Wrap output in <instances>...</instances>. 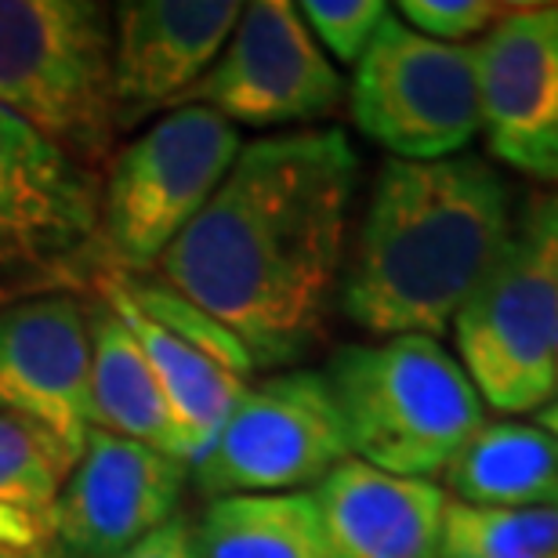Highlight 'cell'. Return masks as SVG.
<instances>
[{
	"label": "cell",
	"mask_w": 558,
	"mask_h": 558,
	"mask_svg": "<svg viewBox=\"0 0 558 558\" xmlns=\"http://www.w3.org/2000/svg\"><path fill=\"white\" fill-rule=\"evenodd\" d=\"M349 435L319 371H287L251 385L221 424L210 450L189 468L204 497L301 494L341 461Z\"/></svg>",
	"instance_id": "obj_8"
},
{
	"label": "cell",
	"mask_w": 558,
	"mask_h": 558,
	"mask_svg": "<svg viewBox=\"0 0 558 558\" xmlns=\"http://www.w3.org/2000/svg\"><path fill=\"white\" fill-rule=\"evenodd\" d=\"M87 327H92V428L145 442L185 464L174 410L128 323L98 298L87 308Z\"/></svg>",
	"instance_id": "obj_17"
},
{
	"label": "cell",
	"mask_w": 558,
	"mask_h": 558,
	"mask_svg": "<svg viewBox=\"0 0 558 558\" xmlns=\"http://www.w3.org/2000/svg\"><path fill=\"white\" fill-rule=\"evenodd\" d=\"M0 109L95 167L113 149V11L95 0H0Z\"/></svg>",
	"instance_id": "obj_4"
},
{
	"label": "cell",
	"mask_w": 558,
	"mask_h": 558,
	"mask_svg": "<svg viewBox=\"0 0 558 558\" xmlns=\"http://www.w3.org/2000/svg\"><path fill=\"white\" fill-rule=\"evenodd\" d=\"M243 149L240 131L207 106H178L117 153L102 182L98 247L120 272L156 269Z\"/></svg>",
	"instance_id": "obj_6"
},
{
	"label": "cell",
	"mask_w": 558,
	"mask_h": 558,
	"mask_svg": "<svg viewBox=\"0 0 558 558\" xmlns=\"http://www.w3.org/2000/svg\"><path fill=\"white\" fill-rule=\"evenodd\" d=\"M515 4L500 0H403L396 11L410 29L442 44L478 40L489 33Z\"/></svg>",
	"instance_id": "obj_23"
},
{
	"label": "cell",
	"mask_w": 558,
	"mask_h": 558,
	"mask_svg": "<svg viewBox=\"0 0 558 558\" xmlns=\"http://www.w3.org/2000/svg\"><path fill=\"white\" fill-rule=\"evenodd\" d=\"M442 558H558V505L475 508L446 497Z\"/></svg>",
	"instance_id": "obj_21"
},
{
	"label": "cell",
	"mask_w": 558,
	"mask_h": 558,
	"mask_svg": "<svg viewBox=\"0 0 558 558\" xmlns=\"http://www.w3.org/2000/svg\"><path fill=\"white\" fill-rule=\"evenodd\" d=\"M349 109L366 138L392 160L461 156L478 135L472 44H442L388 15L355 62Z\"/></svg>",
	"instance_id": "obj_7"
},
{
	"label": "cell",
	"mask_w": 558,
	"mask_h": 558,
	"mask_svg": "<svg viewBox=\"0 0 558 558\" xmlns=\"http://www.w3.org/2000/svg\"><path fill=\"white\" fill-rule=\"evenodd\" d=\"M189 464L124 435L92 428L62 478L59 558H120L182 508Z\"/></svg>",
	"instance_id": "obj_14"
},
{
	"label": "cell",
	"mask_w": 558,
	"mask_h": 558,
	"mask_svg": "<svg viewBox=\"0 0 558 558\" xmlns=\"http://www.w3.org/2000/svg\"><path fill=\"white\" fill-rule=\"evenodd\" d=\"M511 229V189L494 163L385 160L341 279L344 316L381 338L439 341L497 265Z\"/></svg>",
	"instance_id": "obj_2"
},
{
	"label": "cell",
	"mask_w": 558,
	"mask_h": 558,
	"mask_svg": "<svg viewBox=\"0 0 558 558\" xmlns=\"http://www.w3.org/2000/svg\"><path fill=\"white\" fill-rule=\"evenodd\" d=\"M442 475L461 505H558V446L541 424L483 421V428L457 450Z\"/></svg>",
	"instance_id": "obj_18"
},
{
	"label": "cell",
	"mask_w": 558,
	"mask_h": 558,
	"mask_svg": "<svg viewBox=\"0 0 558 558\" xmlns=\"http://www.w3.org/2000/svg\"><path fill=\"white\" fill-rule=\"evenodd\" d=\"M323 377L352 457L388 475L428 483L486 421L472 377L435 338L344 344Z\"/></svg>",
	"instance_id": "obj_3"
},
{
	"label": "cell",
	"mask_w": 558,
	"mask_h": 558,
	"mask_svg": "<svg viewBox=\"0 0 558 558\" xmlns=\"http://www.w3.org/2000/svg\"><path fill=\"white\" fill-rule=\"evenodd\" d=\"M555 392H558V352H555Z\"/></svg>",
	"instance_id": "obj_26"
},
{
	"label": "cell",
	"mask_w": 558,
	"mask_h": 558,
	"mask_svg": "<svg viewBox=\"0 0 558 558\" xmlns=\"http://www.w3.org/2000/svg\"><path fill=\"white\" fill-rule=\"evenodd\" d=\"M0 417L29 428L62 475L92 432V327L73 294L0 308Z\"/></svg>",
	"instance_id": "obj_12"
},
{
	"label": "cell",
	"mask_w": 558,
	"mask_h": 558,
	"mask_svg": "<svg viewBox=\"0 0 558 558\" xmlns=\"http://www.w3.org/2000/svg\"><path fill=\"white\" fill-rule=\"evenodd\" d=\"M62 478L37 435L0 417V558H59Z\"/></svg>",
	"instance_id": "obj_20"
},
{
	"label": "cell",
	"mask_w": 558,
	"mask_h": 558,
	"mask_svg": "<svg viewBox=\"0 0 558 558\" xmlns=\"http://www.w3.org/2000/svg\"><path fill=\"white\" fill-rule=\"evenodd\" d=\"M193 558H327L312 489L215 497L193 526Z\"/></svg>",
	"instance_id": "obj_19"
},
{
	"label": "cell",
	"mask_w": 558,
	"mask_h": 558,
	"mask_svg": "<svg viewBox=\"0 0 558 558\" xmlns=\"http://www.w3.org/2000/svg\"><path fill=\"white\" fill-rule=\"evenodd\" d=\"M120 558H193V522L174 515L167 526L149 533Z\"/></svg>",
	"instance_id": "obj_24"
},
{
	"label": "cell",
	"mask_w": 558,
	"mask_h": 558,
	"mask_svg": "<svg viewBox=\"0 0 558 558\" xmlns=\"http://www.w3.org/2000/svg\"><path fill=\"white\" fill-rule=\"evenodd\" d=\"M472 59L486 149L558 185V4H515L472 44Z\"/></svg>",
	"instance_id": "obj_13"
},
{
	"label": "cell",
	"mask_w": 558,
	"mask_h": 558,
	"mask_svg": "<svg viewBox=\"0 0 558 558\" xmlns=\"http://www.w3.org/2000/svg\"><path fill=\"white\" fill-rule=\"evenodd\" d=\"M341 98V73L308 33L298 4L254 0L243 4L218 62L178 106H207L232 128H283L330 117Z\"/></svg>",
	"instance_id": "obj_11"
},
{
	"label": "cell",
	"mask_w": 558,
	"mask_h": 558,
	"mask_svg": "<svg viewBox=\"0 0 558 558\" xmlns=\"http://www.w3.org/2000/svg\"><path fill=\"white\" fill-rule=\"evenodd\" d=\"M243 15L236 0H124L113 8L117 131L174 109L218 62Z\"/></svg>",
	"instance_id": "obj_15"
},
{
	"label": "cell",
	"mask_w": 558,
	"mask_h": 558,
	"mask_svg": "<svg viewBox=\"0 0 558 558\" xmlns=\"http://www.w3.org/2000/svg\"><path fill=\"white\" fill-rule=\"evenodd\" d=\"M298 11L319 48L330 51L341 65L360 62L388 19L385 0H305Z\"/></svg>",
	"instance_id": "obj_22"
},
{
	"label": "cell",
	"mask_w": 558,
	"mask_h": 558,
	"mask_svg": "<svg viewBox=\"0 0 558 558\" xmlns=\"http://www.w3.org/2000/svg\"><path fill=\"white\" fill-rule=\"evenodd\" d=\"M475 392L500 414L555 399L558 352V189L530 199L497 265L453 319Z\"/></svg>",
	"instance_id": "obj_5"
},
{
	"label": "cell",
	"mask_w": 558,
	"mask_h": 558,
	"mask_svg": "<svg viewBox=\"0 0 558 558\" xmlns=\"http://www.w3.org/2000/svg\"><path fill=\"white\" fill-rule=\"evenodd\" d=\"M102 182L0 109V294L40 283L98 247Z\"/></svg>",
	"instance_id": "obj_10"
},
{
	"label": "cell",
	"mask_w": 558,
	"mask_h": 558,
	"mask_svg": "<svg viewBox=\"0 0 558 558\" xmlns=\"http://www.w3.org/2000/svg\"><path fill=\"white\" fill-rule=\"evenodd\" d=\"M360 156L338 128L243 145L163 258L160 283L218 319L254 366L301 360L338 294Z\"/></svg>",
	"instance_id": "obj_1"
},
{
	"label": "cell",
	"mask_w": 558,
	"mask_h": 558,
	"mask_svg": "<svg viewBox=\"0 0 558 558\" xmlns=\"http://www.w3.org/2000/svg\"><path fill=\"white\" fill-rule=\"evenodd\" d=\"M98 298L128 323L160 381L182 432L185 464L193 468L218 439L232 407L251 388L254 363L247 349L160 279L109 276Z\"/></svg>",
	"instance_id": "obj_9"
},
{
	"label": "cell",
	"mask_w": 558,
	"mask_h": 558,
	"mask_svg": "<svg viewBox=\"0 0 558 558\" xmlns=\"http://www.w3.org/2000/svg\"><path fill=\"white\" fill-rule=\"evenodd\" d=\"M327 558H442L446 489L388 475L360 457L312 489Z\"/></svg>",
	"instance_id": "obj_16"
},
{
	"label": "cell",
	"mask_w": 558,
	"mask_h": 558,
	"mask_svg": "<svg viewBox=\"0 0 558 558\" xmlns=\"http://www.w3.org/2000/svg\"><path fill=\"white\" fill-rule=\"evenodd\" d=\"M537 421H541V428L548 432L551 439H555V446H558V399H555V403H548V407L541 410V417H537Z\"/></svg>",
	"instance_id": "obj_25"
}]
</instances>
